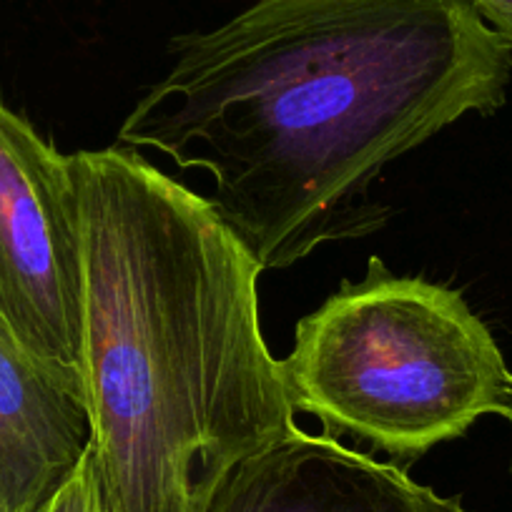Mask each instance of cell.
I'll return each mask as SVG.
<instances>
[{
  "label": "cell",
  "instance_id": "cell-1",
  "mask_svg": "<svg viewBox=\"0 0 512 512\" xmlns=\"http://www.w3.org/2000/svg\"><path fill=\"white\" fill-rule=\"evenodd\" d=\"M512 48L470 0H254L171 41L118 144L201 169L259 269L387 221L369 189L467 113L505 106Z\"/></svg>",
  "mask_w": 512,
  "mask_h": 512
},
{
  "label": "cell",
  "instance_id": "cell-2",
  "mask_svg": "<svg viewBox=\"0 0 512 512\" xmlns=\"http://www.w3.org/2000/svg\"><path fill=\"white\" fill-rule=\"evenodd\" d=\"M83 369L101 512H199L294 427L259 319V264L204 196L136 151L71 154Z\"/></svg>",
  "mask_w": 512,
  "mask_h": 512
},
{
  "label": "cell",
  "instance_id": "cell-3",
  "mask_svg": "<svg viewBox=\"0 0 512 512\" xmlns=\"http://www.w3.org/2000/svg\"><path fill=\"white\" fill-rule=\"evenodd\" d=\"M277 367L294 415L317 417L322 435L367 445L405 470L512 407L510 367L465 297L397 277L379 256L299 319Z\"/></svg>",
  "mask_w": 512,
  "mask_h": 512
},
{
  "label": "cell",
  "instance_id": "cell-4",
  "mask_svg": "<svg viewBox=\"0 0 512 512\" xmlns=\"http://www.w3.org/2000/svg\"><path fill=\"white\" fill-rule=\"evenodd\" d=\"M83 304L71 156L0 101V327L86 395Z\"/></svg>",
  "mask_w": 512,
  "mask_h": 512
},
{
  "label": "cell",
  "instance_id": "cell-5",
  "mask_svg": "<svg viewBox=\"0 0 512 512\" xmlns=\"http://www.w3.org/2000/svg\"><path fill=\"white\" fill-rule=\"evenodd\" d=\"M199 512H472L412 480L405 467L374 460L327 435L294 427L244 457L214 485Z\"/></svg>",
  "mask_w": 512,
  "mask_h": 512
},
{
  "label": "cell",
  "instance_id": "cell-6",
  "mask_svg": "<svg viewBox=\"0 0 512 512\" xmlns=\"http://www.w3.org/2000/svg\"><path fill=\"white\" fill-rule=\"evenodd\" d=\"M81 390L0 327V512H33L91 452Z\"/></svg>",
  "mask_w": 512,
  "mask_h": 512
},
{
  "label": "cell",
  "instance_id": "cell-7",
  "mask_svg": "<svg viewBox=\"0 0 512 512\" xmlns=\"http://www.w3.org/2000/svg\"><path fill=\"white\" fill-rule=\"evenodd\" d=\"M33 512H101L91 457L86 455V460L78 465V470Z\"/></svg>",
  "mask_w": 512,
  "mask_h": 512
},
{
  "label": "cell",
  "instance_id": "cell-8",
  "mask_svg": "<svg viewBox=\"0 0 512 512\" xmlns=\"http://www.w3.org/2000/svg\"><path fill=\"white\" fill-rule=\"evenodd\" d=\"M482 21L512 48V0H470Z\"/></svg>",
  "mask_w": 512,
  "mask_h": 512
},
{
  "label": "cell",
  "instance_id": "cell-9",
  "mask_svg": "<svg viewBox=\"0 0 512 512\" xmlns=\"http://www.w3.org/2000/svg\"><path fill=\"white\" fill-rule=\"evenodd\" d=\"M507 420H510V425H512V407H510V415H507Z\"/></svg>",
  "mask_w": 512,
  "mask_h": 512
}]
</instances>
